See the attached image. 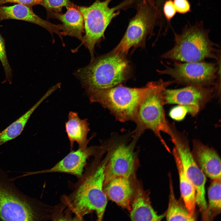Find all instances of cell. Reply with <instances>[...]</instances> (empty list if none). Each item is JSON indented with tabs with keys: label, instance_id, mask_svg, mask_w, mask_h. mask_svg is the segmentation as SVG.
<instances>
[{
	"label": "cell",
	"instance_id": "6da1fadb",
	"mask_svg": "<svg viewBox=\"0 0 221 221\" xmlns=\"http://www.w3.org/2000/svg\"><path fill=\"white\" fill-rule=\"evenodd\" d=\"M107 160V157L100 163L93 161L87 164L73 191L63 198V204L74 213L75 220H81L92 211L95 212L98 220L103 219L107 204L103 186Z\"/></svg>",
	"mask_w": 221,
	"mask_h": 221
},
{
	"label": "cell",
	"instance_id": "7a4b0ae2",
	"mask_svg": "<svg viewBox=\"0 0 221 221\" xmlns=\"http://www.w3.org/2000/svg\"><path fill=\"white\" fill-rule=\"evenodd\" d=\"M130 66L125 55L111 52L91 60L74 73L86 93L111 88L126 80Z\"/></svg>",
	"mask_w": 221,
	"mask_h": 221
},
{
	"label": "cell",
	"instance_id": "3957f363",
	"mask_svg": "<svg viewBox=\"0 0 221 221\" xmlns=\"http://www.w3.org/2000/svg\"><path fill=\"white\" fill-rule=\"evenodd\" d=\"M208 30L202 23L184 27L180 33L174 31V46L161 56L165 59L181 62L203 61L220 58L219 45L210 39Z\"/></svg>",
	"mask_w": 221,
	"mask_h": 221
},
{
	"label": "cell",
	"instance_id": "277c9868",
	"mask_svg": "<svg viewBox=\"0 0 221 221\" xmlns=\"http://www.w3.org/2000/svg\"><path fill=\"white\" fill-rule=\"evenodd\" d=\"M45 212V204L23 192L0 168V221L42 220Z\"/></svg>",
	"mask_w": 221,
	"mask_h": 221
},
{
	"label": "cell",
	"instance_id": "5b68a950",
	"mask_svg": "<svg viewBox=\"0 0 221 221\" xmlns=\"http://www.w3.org/2000/svg\"><path fill=\"white\" fill-rule=\"evenodd\" d=\"M172 83V80L164 81L161 79L153 81L151 89L138 107L134 121L137 125L134 134L135 136L139 137L145 130H150L168 151L170 150L161 133L167 134L171 139L174 136V131L166 119L164 108L163 91Z\"/></svg>",
	"mask_w": 221,
	"mask_h": 221
},
{
	"label": "cell",
	"instance_id": "8992f818",
	"mask_svg": "<svg viewBox=\"0 0 221 221\" xmlns=\"http://www.w3.org/2000/svg\"><path fill=\"white\" fill-rule=\"evenodd\" d=\"M153 84L148 83L140 88H130L121 84L114 87L90 92L87 95L90 101L107 109L118 121H134L138 107Z\"/></svg>",
	"mask_w": 221,
	"mask_h": 221
},
{
	"label": "cell",
	"instance_id": "52a82bcc",
	"mask_svg": "<svg viewBox=\"0 0 221 221\" xmlns=\"http://www.w3.org/2000/svg\"><path fill=\"white\" fill-rule=\"evenodd\" d=\"M136 9L123 37L112 51L115 53L126 55L132 48L145 47L147 37L153 35L163 15L160 9L146 0L138 4Z\"/></svg>",
	"mask_w": 221,
	"mask_h": 221
},
{
	"label": "cell",
	"instance_id": "ba28073f",
	"mask_svg": "<svg viewBox=\"0 0 221 221\" xmlns=\"http://www.w3.org/2000/svg\"><path fill=\"white\" fill-rule=\"evenodd\" d=\"M113 0H95L88 7L77 6L83 17L85 34L82 41L88 50L91 60L94 58L95 48L105 38V32L112 20L124 10L122 1L114 7L109 6Z\"/></svg>",
	"mask_w": 221,
	"mask_h": 221
},
{
	"label": "cell",
	"instance_id": "9c48e42d",
	"mask_svg": "<svg viewBox=\"0 0 221 221\" xmlns=\"http://www.w3.org/2000/svg\"><path fill=\"white\" fill-rule=\"evenodd\" d=\"M218 61L217 64L203 61L161 62L163 68L157 71L160 75L170 77L173 83L186 86H215L217 88L216 80L220 71V58Z\"/></svg>",
	"mask_w": 221,
	"mask_h": 221
},
{
	"label": "cell",
	"instance_id": "30bf717a",
	"mask_svg": "<svg viewBox=\"0 0 221 221\" xmlns=\"http://www.w3.org/2000/svg\"><path fill=\"white\" fill-rule=\"evenodd\" d=\"M138 138L134 135L130 141L123 136L114 137L102 144L108 151L104 185L116 177L129 178L133 174L136 158L134 149Z\"/></svg>",
	"mask_w": 221,
	"mask_h": 221
},
{
	"label": "cell",
	"instance_id": "8fae6325",
	"mask_svg": "<svg viewBox=\"0 0 221 221\" xmlns=\"http://www.w3.org/2000/svg\"><path fill=\"white\" fill-rule=\"evenodd\" d=\"M172 140L174 145L173 149L177 153L183 170L188 179L195 188L196 204L202 212L206 208L205 197V174L196 162L187 142L174 132Z\"/></svg>",
	"mask_w": 221,
	"mask_h": 221
},
{
	"label": "cell",
	"instance_id": "7c38bea8",
	"mask_svg": "<svg viewBox=\"0 0 221 221\" xmlns=\"http://www.w3.org/2000/svg\"><path fill=\"white\" fill-rule=\"evenodd\" d=\"M218 91L215 86H188L175 89H166L163 91L165 104H177L187 106L189 113L195 115Z\"/></svg>",
	"mask_w": 221,
	"mask_h": 221
},
{
	"label": "cell",
	"instance_id": "4fadbf2b",
	"mask_svg": "<svg viewBox=\"0 0 221 221\" xmlns=\"http://www.w3.org/2000/svg\"><path fill=\"white\" fill-rule=\"evenodd\" d=\"M103 149L100 146H87L79 148L71 151L52 168L44 170L28 172L29 175L50 173H63L74 175L78 178L82 175L87 165V161L91 156L99 154Z\"/></svg>",
	"mask_w": 221,
	"mask_h": 221
},
{
	"label": "cell",
	"instance_id": "5bb4252c",
	"mask_svg": "<svg viewBox=\"0 0 221 221\" xmlns=\"http://www.w3.org/2000/svg\"><path fill=\"white\" fill-rule=\"evenodd\" d=\"M22 20L38 25L51 33L57 34L62 38L61 24L56 25L45 20L35 14L31 7L18 4L10 6H0V21L6 19Z\"/></svg>",
	"mask_w": 221,
	"mask_h": 221
},
{
	"label": "cell",
	"instance_id": "9a60e30c",
	"mask_svg": "<svg viewBox=\"0 0 221 221\" xmlns=\"http://www.w3.org/2000/svg\"><path fill=\"white\" fill-rule=\"evenodd\" d=\"M192 153L205 175L212 180L221 178V159L215 150L199 141H194Z\"/></svg>",
	"mask_w": 221,
	"mask_h": 221
},
{
	"label": "cell",
	"instance_id": "2e32d148",
	"mask_svg": "<svg viewBox=\"0 0 221 221\" xmlns=\"http://www.w3.org/2000/svg\"><path fill=\"white\" fill-rule=\"evenodd\" d=\"M64 14L58 12H48L50 15L60 21L62 24V36L75 37L81 42L84 31L83 18L82 14L75 6L66 8Z\"/></svg>",
	"mask_w": 221,
	"mask_h": 221
},
{
	"label": "cell",
	"instance_id": "e0dca14e",
	"mask_svg": "<svg viewBox=\"0 0 221 221\" xmlns=\"http://www.w3.org/2000/svg\"><path fill=\"white\" fill-rule=\"evenodd\" d=\"M104 192L107 197L117 204L130 211L134 189L129 178L116 177L107 184Z\"/></svg>",
	"mask_w": 221,
	"mask_h": 221
},
{
	"label": "cell",
	"instance_id": "ac0fdd59",
	"mask_svg": "<svg viewBox=\"0 0 221 221\" xmlns=\"http://www.w3.org/2000/svg\"><path fill=\"white\" fill-rule=\"evenodd\" d=\"M65 128L71 149L75 142L77 143L79 148L87 146L91 138H87L90 128L87 119H81L77 112L71 111L65 123Z\"/></svg>",
	"mask_w": 221,
	"mask_h": 221
},
{
	"label": "cell",
	"instance_id": "d6986e66",
	"mask_svg": "<svg viewBox=\"0 0 221 221\" xmlns=\"http://www.w3.org/2000/svg\"><path fill=\"white\" fill-rule=\"evenodd\" d=\"M166 212L158 215L151 205L147 194L141 188L138 189L130 211V218L133 221H160L165 216Z\"/></svg>",
	"mask_w": 221,
	"mask_h": 221
},
{
	"label": "cell",
	"instance_id": "ffe728a7",
	"mask_svg": "<svg viewBox=\"0 0 221 221\" xmlns=\"http://www.w3.org/2000/svg\"><path fill=\"white\" fill-rule=\"evenodd\" d=\"M53 92L50 88L32 107L17 119L0 132V146L21 134L31 115L44 100Z\"/></svg>",
	"mask_w": 221,
	"mask_h": 221
},
{
	"label": "cell",
	"instance_id": "44dd1931",
	"mask_svg": "<svg viewBox=\"0 0 221 221\" xmlns=\"http://www.w3.org/2000/svg\"><path fill=\"white\" fill-rule=\"evenodd\" d=\"M173 154L179 175L180 189L182 199L190 214L195 216L196 204L195 187L186 175L179 156L173 149Z\"/></svg>",
	"mask_w": 221,
	"mask_h": 221
},
{
	"label": "cell",
	"instance_id": "7402d4cb",
	"mask_svg": "<svg viewBox=\"0 0 221 221\" xmlns=\"http://www.w3.org/2000/svg\"><path fill=\"white\" fill-rule=\"evenodd\" d=\"M169 194L168 207L166 212L167 221H195V216L189 213L184 203L180 200H177L175 196L171 175L169 174Z\"/></svg>",
	"mask_w": 221,
	"mask_h": 221
},
{
	"label": "cell",
	"instance_id": "603a6c76",
	"mask_svg": "<svg viewBox=\"0 0 221 221\" xmlns=\"http://www.w3.org/2000/svg\"><path fill=\"white\" fill-rule=\"evenodd\" d=\"M208 190V203L202 212L204 221H211L221 213V178L214 180Z\"/></svg>",
	"mask_w": 221,
	"mask_h": 221
},
{
	"label": "cell",
	"instance_id": "cb8c5ba5",
	"mask_svg": "<svg viewBox=\"0 0 221 221\" xmlns=\"http://www.w3.org/2000/svg\"><path fill=\"white\" fill-rule=\"evenodd\" d=\"M39 4L48 12L58 13L61 12L64 7L67 8L76 6L69 0H41Z\"/></svg>",
	"mask_w": 221,
	"mask_h": 221
},
{
	"label": "cell",
	"instance_id": "d4e9b609",
	"mask_svg": "<svg viewBox=\"0 0 221 221\" xmlns=\"http://www.w3.org/2000/svg\"><path fill=\"white\" fill-rule=\"evenodd\" d=\"M0 60L4 68L5 79L2 83L8 81L10 84L11 83L12 79V70L9 64L6 53L5 43L4 39L0 34Z\"/></svg>",
	"mask_w": 221,
	"mask_h": 221
},
{
	"label": "cell",
	"instance_id": "484cf974",
	"mask_svg": "<svg viewBox=\"0 0 221 221\" xmlns=\"http://www.w3.org/2000/svg\"><path fill=\"white\" fill-rule=\"evenodd\" d=\"M187 113H189V109L187 106L178 105L171 109L169 115L173 119L180 121L184 119Z\"/></svg>",
	"mask_w": 221,
	"mask_h": 221
},
{
	"label": "cell",
	"instance_id": "4316f807",
	"mask_svg": "<svg viewBox=\"0 0 221 221\" xmlns=\"http://www.w3.org/2000/svg\"><path fill=\"white\" fill-rule=\"evenodd\" d=\"M162 12L166 20L169 22L176 13L172 0H167L165 2L162 6Z\"/></svg>",
	"mask_w": 221,
	"mask_h": 221
},
{
	"label": "cell",
	"instance_id": "83f0119b",
	"mask_svg": "<svg viewBox=\"0 0 221 221\" xmlns=\"http://www.w3.org/2000/svg\"><path fill=\"white\" fill-rule=\"evenodd\" d=\"M176 12L185 14L191 11V6L188 0H173Z\"/></svg>",
	"mask_w": 221,
	"mask_h": 221
},
{
	"label": "cell",
	"instance_id": "f1b7e54d",
	"mask_svg": "<svg viewBox=\"0 0 221 221\" xmlns=\"http://www.w3.org/2000/svg\"><path fill=\"white\" fill-rule=\"evenodd\" d=\"M41 0H0V6L7 3H15L31 7L39 4Z\"/></svg>",
	"mask_w": 221,
	"mask_h": 221
},
{
	"label": "cell",
	"instance_id": "f546056e",
	"mask_svg": "<svg viewBox=\"0 0 221 221\" xmlns=\"http://www.w3.org/2000/svg\"><path fill=\"white\" fill-rule=\"evenodd\" d=\"M127 1L130 5L134 7H136L140 3L146 0L149 2L157 6H162L167 0H124Z\"/></svg>",
	"mask_w": 221,
	"mask_h": 221
}]
</instances>
